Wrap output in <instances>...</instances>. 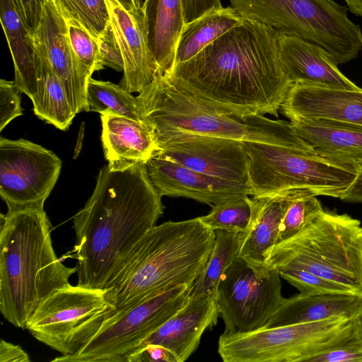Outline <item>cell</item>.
<instances>
[{
    "label": "cell",
    "instance_id": "1",
    "mask_svg": "<svg viewBox=\"0 0 362 362\" xmlns=\"http://www.w3.org/2000/svg\"><path fill=\"white\" fill-rule=\"evenodd\" d=\"M279 37L272 28L243 18L165 76L201 103L223 112L278 117L292 86L280 60Z\"/></svg>",
    "mask_w": 362,
    "mask_h": 362
},
{
    "label": "cell",
    "instance_id": "2",
    "mask_svg": "<svg viewBox=\"0 0 362 362\" xmlns=\"http://www.w3.org/2000/svg\"><path fill=\"white\" fill-rule=\"evenodd\" d=\"M161 198L146 163L100 170L92 195L73 218L77 285L105 288L121 262L163 215Z\"/></svg>",
    "mask_w": 362,
    "mask_h": 362
},
{
    "label": "cell",
    "instance_id": "3",
    "mask_svg": "<svg viewBox=\"0 0 362 362\" xmlns=\"http://www.w3.org/2000/svg\"><path fill=\"white\" fill-rule=\"evenodd\" d=\"M216 231L197 217L167 221L151 228L132 247L107 282L113 310L95 315L84 327L92 335L112 315L179 285H193L204 271Z\"/></svg>",
    "mask_w": 362,
    "mask_h": 362
},
{
    "label": "cell",
    "instance_id": "4",
    "mask_svg": "<svg viewBox=\"0 0 362 362\" xmlns=\"http://www.w3.org/2000/svg\"><path fill=\"white\" fill-rule=\"evenodd\" d=\"M0 250V311L8 322L25 329L43 300L70 284L76 267L57 258L44 209L1 214Z\"/></svg>",
    "mask_w": 362,
    "mask_h": 362
},
{
    "label": "cell",
    "instance_id": "5",
    "mask_svg": "<svg viewBox=\"0 0 362 362\" xmlns=\"http://www.w3.org/2000/svg\"><path fill=\"white\" fill-rule=\"evenodd\" d=\"M140 119L154 130L158 144L177 134H196L293 148L317 153L291 122L264 115L241 117L211 107L158 75L136 97Z\"/></svg>",
    "mask_w": 362,
    "mask_h": 362
},
{
    "label": "cell",
    "instance_id": "6",
    "mask_svg": "<svg viewBox=\"0 0 362 362\" xmlns=\"http://www.w3.org/2000/svg\"><path fill=\"white\" fill-rule=\"evenodd\" d=\"M265 259L276 272L306 270L362 296V225L348 214L324 210Z\"/></svg>",
    "mask_w": 362,
    "mask_h": 362
},
{
    "label": "cell",
    "instance_id": "7",
    "mask_svg": "<svg viewBox=\"0 0 362 362\" xmlns=\"http://www.w3.org/2000/svg\"><path fill=\"white\" fill-rule=\"evenodd\" d=\"M249 158L247 185L252 195L307 189L317 196L340 199L355 180L358 167L302 150L245 142Z\"/></svg>",
    "mask_w": 362,
    "mask_h": 362
},
{
    "label": "cell",
    "instance_id": "8",
    "mask_svg": "<svg viewBox=\"0 0 362 362\" xmlns=\"http://www.w3.org/2000/svg\"><path fill=\"white\" fill-rule=\"evenodd\" d=\"M357 316L223 333L218 353L224 362H303L341 343L354 332Z\"/></svg>",
    "mask_w": 362,
    "mask_h": 362
},
{
    "label": "cell",
    "instance_id": "9",
    "mask_svg": "<svg viewBox=\"0 0 362 362\" xmlns=\"http://www.w3.org/2000/svg\"><path fill=\"white\" fill-rule=\"evenodd\" d=\"M193 285H179L146 298L103 320L74 354L59 362H125L146 337L189 301Z\"/></svg>",
    "mask_w": 362,
    "mask_h": 362
},
{
    "label": "cell",
    "instance_id": "10",
    "mask_svg": "<svg viewBox=\"0 0 362 362\" xmlns=\"http://www.w3.org/2000/svg\"><path fill=\"white\" fill-rule=\"evenodd\" d=\"M279 274L258 271L238 257L221 276L216 293L224 333L263 328L284 300Z\"/></svg>",
    "mask_w": 362,
    "mask_h": 362
},
{
    "label": "cell",
    "instance_id": "11",
    "mask_svg": "<svg viewBox=\"0 0 362 362\" xmlns=\"http://www.w3.org/2000/svg\"><path fill=\"white\" fill-rule=\"evenodd\" d=\"M62 161L52 151L24 139L0 138V195L8 211L44 209Z\"/></svg>",
    "mask_w": 362,
    "mask_h": 362
},
{
    "label": "cell",
    "instance_id": "12",
    "mask_svg": "<svg viewBox=\"0 0 362 362\" xmlns=\"http://www.w3.org/2000/svg\"><path fill=\"white\" fill-rule=\"evenodd\" d=\"M113 310L106 290L71 284L49 296L25 325L31 335L62 355L72 335L95 315Z\"/></svg>",
    "mask_w": 362,
    "mask_h": 362
},
{
    "label": "cell",
    "instance_id": "13",
    "mask_svg": "<svg viewBox=\"0 0 362 362\" xmlns=\"http://www.w3.org/2000/svg\"><path fill=\"white\" fill-rule=\"evenodd\" d=\"M156 154L192 170L247 185L249 158L245 142L228 138L177 134L158 143Z\"/></svg>",
    "mask_w": 362,
    "mask_h": 362
},
{
    "label": "cell",
    "instance_id": "14",
    "mask_svg": "<svg viewBox=\"0 0 362 362\" xmlns=\"http://www.w3.org/2000/svg\"><path fill=\"white\" fill-rule=\"evenodd\" d=\"M146 165L152 185L162 197L189 198L212 206L223 201L252 195L247 184L208 175L156 153Z\"/></svg>",
    "mask_w": 362,
    "mask_h": 362
},
{
    "label": "cell",
    "instance_id": "15",
    "mask_svg": "<svg viewBox=\"0 0 362 362\" xmlns=\"http://www.w3.org/2000/svg\"><path fill=\"white\" fill-rule=\"evenodd\" d=\"M106 1L110 26L124 63L119 85L130 93H139L162 75L148 46L142 7L129 12L117 0Z\"/></svg>",
    "mask_w": 362,
    "mask_h": 362
},
{
    "label": "cell",
    "instance_id": "16",
    "mask_svg": "<svg viewBox=\"0 0 362 362\" xmlns=\"http://www.w3.org/2000/svg\"><path fill=\"white\" fill-rule=\"evenodd\" d=\"M50 65L63 84L69 102L78 114L88 112L86 90L91 76L78 62L69 43L66 21L53 0H47L35 36Z\"/></svg>",
    "mask_w": 362,
    "mask_h": 362
},
{
    "label": "cell",
    "instance_id": "17",
    "mask_svg": "<svg viewBox=\"0 0 362 362\" xmlns=\"http://www.w3.org/2000/svg\"><path fill=\"white\" fill-rule=\"evenodd\" d=\"M280 110L291 122L325 119L362 126V90L293 83Z\"/></svg>",
    "mask_w": 362,
    "mask_h": 362
},
{
    "label": "cell",
    "instance_id": "18",
    "mask_svg": "<svg viewBox=\"0 0 362 362\" xmlns=\"http://www.w3.org/2000/svg\"><path fill=\"white\" fill-rule=\"evenodd\" d=\"M218 316L214 296H189V301L182 308L144 339L130 354L147 344H158L169 349L178 362H184L197 350L205 330L217 324Z\"/></svg>",
    "mask_w": 362,
    "mask_h": 362
},
{
    "label": "cell",
    "instance_id": "19",
    "mask_svg": "<svg viewBox=\"0 0 362 362\" xmlns=\"http://www.w3.org/2000/svg\"><path fill=\"white\" fill-rule=\"evenodd\" d=\"M279 52L284 72L292 84L362 90L339 71L333 57L319 45L297 36L279 34Z\"/></svg>",
    "mask_w": 362,
    "mask_h": 362
},
{
    "label": "cell",
    "instance_id": "20",
    "mask_svg": "<svg viewBox=\"0 0 362 362\" xmlns=\"http://www.w3.org/2000/svg\"><path fill=\"white\" fill-rule=\"evenodd\" d=\"M101 140L108 167L122 170L146 163L160 151L153 129L142 119L100 115Z\"/></svg>",
    "mask_w": 362,
    "mask_h": 362
},
{
    "label": "cell",
    "instance_id": "21",
    "mask_svg": "<svg viewBox=\"0 0 362 362\" xmlns=\"http://www.w3.org/2000/svg\"><path fill=\"white\" fill-rule=\"evenodd\" d=\"M298 189L253 196L249 199L251 218L247 229L242 232L238 257L258 271L269 269L266 253L276 245L284 211Z\"/></svg>",
    "mask_w": 362,
    "mask_h": 362
},
{
    "label": "cell",
    "instance_id": "22",
    "mask_svg": "<svg viewBox=\"0 0 362 362\" xmlns=\"http://www.w3.org/2000/svg\"><path fill=\"white\" fill-rule=\"evenodd\" d=\"M291 123L298 135L320 156L339 163L362 166L361 125L325 119Z\"/></svg>",
    "mask_w": 362,
    "mask_h": 362
},
{
    "label": "cell",
    "instance_id": "23",
    "mask_svg": "<svg viewBox=\"0 0 362 362\" xmlns=\"http://www.w3.org/2000/svg\"><path fill=\"white\" fill-rule=\"evenodd\" d=\"M362 310V296L310 293L284 298L264 327L313 322L332 317H355Z\"/></svg>",
    "mask_w": 362,
    "mask_h": 362
},
{
    "label": "cell",
    "instance_id": "24",
    "mask_svg": "<svg viewBox=\"0 0 362 362\" xmlns=\"http://www.w3.org/2000/svg\"><path fill=\"white\" fill-rule=\"evenodd\" d=\"M144 15L150 50L162 75L175 66L179 38L185 26L182 0H145Z\"/></svg>",
    "mask_w": 362,
    "mask_h": 362
},
{
    "label": "cell",
    "instance_id": "25",
    "mask_svg": "<svg viewBox=\"0 0 362 362\" xmlns=\"http://www.w3.org/2000/svg\"><path fill=\"white\" fill-rule=\"evenodd\" d=\"M0 20L14 65V83L30 98L35 93L40 70L35 37L30 33L11 0H0Z\"/></svg>",
    "mask_w": 362,
    "mask_h": 362
},
{
    "label": "cell",
    "instance_id": "26",
    "mask_svg": "<svg viewBox=\"0 0 362 362\" xmlns=\"http://www.w3.org/2000/svg\"><path fill=\"white\" fill-rule=\"evenodd\" d=\"M35 37L40 58V70L37 88L30 98L34 113L39 119L57 129L67 130L76 114L63 84L53 71L41 43Z\"/></svg>",
    "mask_w": 362,
    "mask_h": 362
},
{
    "label": "cell",
    "instance_id": "27",
    "mask_svg": "<svg viewBox=\"0 0 362 362\" xmlns=\"http://www.w3.org/2000/svg\"><path fill=\"white\" fill-rule=\"evenodd\" d=\"M243 19L228 6L212 11L185 25L176 48L175 66L194 57Z\"/></svg>",
    "mask_w": 362,
    "mask_h": 362
},
{
    "label": "cell",
    "instance_id": "28",
    "mask_svg": "<svg viewBox=\"0 0 362 362\" xmlns=\"http://www.w3.org/2000/svg\"><path fill=\"white\" fill-rule=\"evenodd\" d=\"M241 239V231L216 230L214 246L204 271L192 286L190 296L216 297L221 276L239 255Z\"/></svg>",
    "mask_w": 362,
    "mask_h": 362
},
{
    "label": "cell",
    "instance_id": "29",
    "mask_svg": "<svg viewBox=\"0 0 362 362\" xmlns=\"http://www.w3.org/2000/svg\"><path fill=\"white\" fill-rule=\"evenodd\" d=\"M88 110L141 119L136 97L119 85L90 78L87 85Z\"/></svg>",
    "mask_w": 362,
    "mask_h": 362
},
{
    "label": "cell",
    "instance_id": "30",
    "mask_svg": "<svg viewBox=\"0 0 362 362\" xmlns=\"http://www.w3.org/2000/svg\"><path fill=\"white\" fill-rule=\"evenodd\" d=\"M317 196L307 189H299L295 192L282 217L276 244L298 233L324 211Z\"/></svg>",
    "mask_w": 362,
    "mask_h": 362
},
{
    "label": "cell",
    "instance_id": "31",
    "mask_svg": "<svg viewBox=\"0 0 362 362\" xmlns=\"http://www.w3.org/2000/svg\"><path fill=\"white\" fill-rule=\"evenodd\" d=\"M62 13L81 23L95 38L105 33L110 24L106 0H53Z\"/></svg>",
    "mask_w": 362,
    "mask_h": 362
},
{
    "label": "cell",
    "instance_id": "32",
    "mask_svg": "<svg viewBox=\"0 0 362 362\" xmlns=\"http://www.w3.org/2000/svg\"><path fill=\"white\" fill-rule=\"evenodd\" d=\"M248 196L223 201L211 206V211L200 216L201 221L214 230L245 231L251 218Z\"/></svg>",
    "mask_w": 362,
    "mask_h": 362
},
{
    "label": "cell",
    "instance_id": "33",
    "mask_svg": "<svg viewBox=\"0 0 362 362\" xmlns=\"http://www.w3.org/2000/svg\"><path fill=\"white\" fill-rule=\"evenodd\" d=\"M62 14L66 21L69 43L76 58L92 76L94 71H98V40L78 21Z\"/></svg>",
    "mask_w": 362,
    "mask_h": 362
},
{
    "label": "cell",
    "instance_id": "34",
    "mask_svg": "<svg viewBox=\"0 0 362 362\" xmlns=\"http://www.w3.org/2000/svg\"><path fill=\"white\" fill-rule=\"evenodd\" d=\"M280 276L298 288L300 293H354L348 288L313 273L299 269L277 272ZM357 295V294H356Z\"/></svg>",
    "mask_w": 362,
    "mask_h": 362
},
{
    "label": "cell",
    "instance_id": "35",
    "mask_svg": "<svg viewBox=\"0 0 362 362\" xmlns=\"http://www.w3.org/2000/svg\"><path fill=\"white\" fill-rule=\"evenodd\" d=\"M309 362H362V321L358 315L356 327L349 337L313 356Z\"/></svg>",
    "mask_w": 362,
    "mask_h": 362
},
{
    "label": "cell",
    "instance_id": "36",
    "mask_svg": "<svg viewBox=\"0 0 362 362\" xmlns=\"http://www.w3.org/2000/svg\"><path fill=\"white\" fill-rule=\"evenodd\" d=\"M21 91L14 81L0 80V131L13 119L23 115Z\"/></svg>",
    "mask_w": 362,
    "mask_h": 362
},
{
    "label": "cell",
    "instance_id": "37",
    "mask_svg": "<svg viewBox=\"0 0 362 362\" xmlns=\"http://www.w3.org/2000/svg\"><path fill=\"white\" fill-rule=\"evenodd\" d=\"M110 67L117 71L124 69V63L119 47L110 26L98 39V71L104 66Z\"/></svg>",
    "mask_w": 362,
    "mask_h": 362
},
{
    "label": "cell",
    "instance_id": "38",
    "mask_svg": "<svg viewBox=\"0 0 362 362\" xmlns=\"http://www.w3.org/2000/svg\"><path fill=\"white\" fill-rule=\"evenodd\" d=\"M47 0H11L30 33L35 37L40 25Z\"/></svg>",
    "mask_w": 362,
    "mask_h": 362
},
{
    "label": "cell",
    "instance_id": "39",
    "mask_svg": "<svg viewBox=\"0 0 362 362\" xmlns=\"http://www.w3.org/2000/svg\"><path fill=\"white\" fill-rule=\"evenodd\" d=\"M178 362L167 348L158 344H147L130 354L126 362Z\"/></svg>",
    "mask_w": 362,
    "mask_h": 362
},
{
    "label": "cell",
    "instance_id": "40",
    "mask_svg": "<svg viewBox=\"0 0 362 362\" xmlns=\"http://www.w3.org/2000/svg\"><path fill=\"white\" fill-rule=\"evenodd\" d=\"M185 25L214 10L223 8L220 0H182Z\"/></svg>",
    "mask_w": 362,
    "mask_h": 362
},
{
    "label": "cell",
    "instance_id": "41",
    "mask_svg": "<svg viewBox=\"0 0 362 362\" xmlns=\"http://www.w3.org/2000/svg\"><path fill=\"white\" fill-rule=\"evenodd\" d=\"M28 354L18 345L4 339L0 343V362H30Z\"/></svg>",
    "mask_w": 362,
    "mask_h": 362
},
{
    "label": "cell",
    "instance_id": "42",
    "mask_svg": "<svg viewBox=\"0 0 362 362\" xmlns=\"http://www.w3.org/2000/svg\"><path fill=\"white\" fill-rule=\"evenodd\" d=\"M340 199L347 202H362V166L358 168L355 180Z\"/></svg>",
    "mask_w": 362,
    "mask_h": 362
},
{
    "label": "cell",
    "instance_id": "43",
    "mask_svg": "<svg viewBox=\"0 0 362 362\" xmlns=\"http://www.w3.org/2000/svg\"><path fill=\"white\" fill-rule=\"evenodd\" d=\"M351 13L362 17V0H344Z\"/></svg>",
    "mask_w": 362,
    "mask_h": 362
},
{
    "label": "cell",
    "instance_id": "44",
    "mask_svg": "<svg viewBox=\"0 0 362 362\" xmlns=\"http://www.w3.org/2000/svg\"><path fill=\"white\" fill-rule=\"evenodd\" d=\"M117 1L126 11H127L129 12H133L139 8L136 6L135 0H117Z\"/></svg>",
    "mask_w": 362,
    "mask_h": 362
},
{
    "label": "cell",
    "instance_id": "45",
    "mask_svg": "<svg viewBox=\"0 0 362 362\" xmlns=\"http://www.w3.org/2000/svg\"><path fill=\"white\" fill-rule=\"evenodd\" d=\"M135 2L138 7H141L142 6L141 0H135Z\"/></svg>",
    "mask_w": 362,
    "mask_h": 362
},
{
    "label": "cell",
    "instance_id": "46",
    "mask_svg": "<svg viewBox=\"0 0 362 362\" xmlns=\"http://www.w3.org/2000/svg\"><path fill=\"white\" fill-rule=\"evenodd\" d=\"M358 317H359V318H360V319L361 320V321H362V310H361V312L360 313V314L358 315Z\"/></svg>",
    "mask_w": 362,
    "mask_h": 362
}]
</instances>
